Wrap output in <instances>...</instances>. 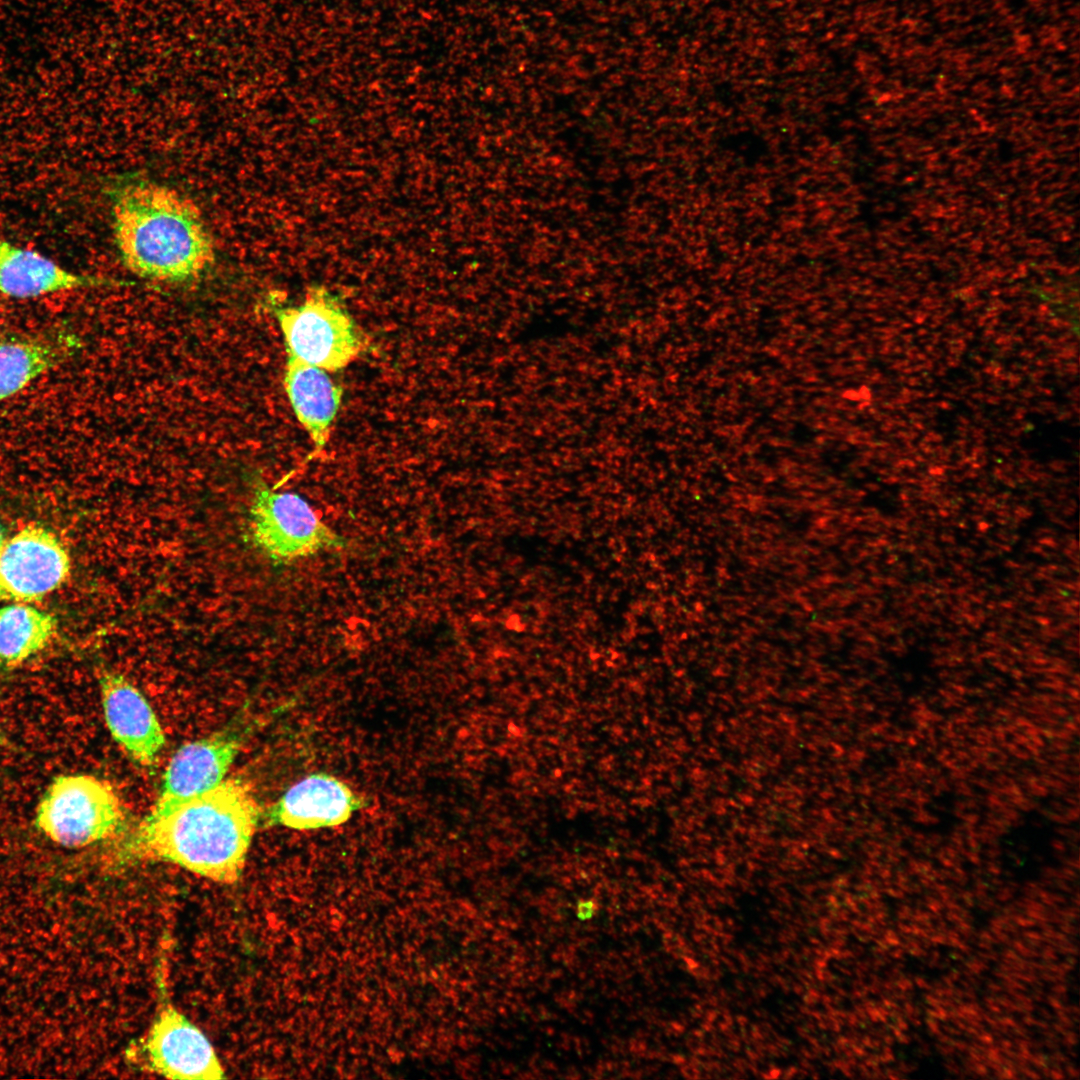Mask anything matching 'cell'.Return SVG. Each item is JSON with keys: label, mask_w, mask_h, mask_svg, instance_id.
Wrapping results in <instances>:
<instances>
[{"label": "cell", "mask_w": 1080, "mask_h": 1080, "mask_svg": "<svg viewBox=\"0 0 1080 1080\" xmlns=\"http://www.w3.org/2000/svg\"><path fill=\"white\" fill-rule=\"evenodd\" d=\"M260 817L248 786L238 779L145 818L122 846L125 861H161L178 865L222 884L236 883L244 870Z\"/></svg>", "instance_id": "1"}, {"label": "cell", "mask_w": 1080, "mask_h": 1080, "mask_svg": "<svg viewBox=\"0 0 1080 1080\" xmlns=\"http://www.w3.org/2000/svg\"><path fill=\"white\" fill-rule=\"evenodd\" d=\"M113 231L124 265L157 281L185 282L214 262V246L197 206L176 190L135 182L113 192Z\"/></svg>", "instance_id": "2"}, {"label": "cell", "mask_w": 1080, "mask_h": 1080, "mask_svg": "<svg viewBox=\"0 0 1080 1080\" xmlns=\"http://www.w3.org/2000/svg\"><path fill=\"white\" fill-rule=\"evenodd\" d=\"M125 824L126 812L114 788L87 774L55 777L35 813L37 829L52 842L68 848L115 838Z\"/></svg>", "instance_id": "3"}, {"label": "cell", "mask_w": 1080, "mask_h": 1080, "mask_svg": "<svg viewBox=\"0 0 1080 1080\" xmlns=\"http://www.w3.org/2000/svg\"><path fill=\"white\" fill-rule=\"evenodd\" d=\"M275 314L288 356L326 371L343 369L365 349L361 329L325 288H310L302 303L278 308Z\"/></svg>", "instance_id": "4"}, {"label": "cell", "mask_w": 1080, "mask_h": 1080, "mask_svg": "<svg viewBox=\"0 0 1080 1080\" xmlns=\"http://www.w3.org/2000/svg\"><path fill=\"white\" fill-rule=\"evenodd\" d=\"M250 531L256 546L278 562L347 547L346 539L300 495L276 492L263 483L256 486L250 507Z\"/></svg>", "instance_id": "5"}, {"label": "cell", "mask_w": 1080, "mask_h": 1080, "mask_svg": "<svg viewBox=\"0 0 1080 1080\" xmlns=\"http://www.w3.org/2000/svg\"><path fill=\"white\" fill-rule=\"evenodd\" d=\"M71 573V558L50 529L29 524L0 545V601L27 602L59 589Z\"/></svg>", "instance_id": "6"}, {"label": "cell", "mask_w": 1080, "mask_h": 1080, "mask_svg": "<svg viewBox=\"0 0 1080 1080\" xmlns=\"http://www.w3.org/2000/svg\"><path fill=\"white\" fill-rule=\"evenodd\" d=\"M142 1052L146 1067L169 1079L226 1077L208 1038L170 1003L158 1010Z\"/></svg>", "instance_id": "7"}, {"label": "cell", "mask_w": 1080, "mask_h": 1080, "mask_svg": "<svg viewBox=\"0 0 1080 1080\" xmlns=\"http://www.w3.org/2000/svg\"><path fill=\"white\" fill-rule=\"evenodd\" d=\"M241 745V735L232 730L182 745L166 767L159 795L146 818L161 817L180 803L220 784Z\"/></svg>", "instance_id": "8"}, {"label": "cell", "mask_w": 1080, "mask_h": 1080, "mask_svg": "<svg viewBox=\"0 0 1080 1080\" xmlns=\"http://www.w3.org/2000/svg\"><path fill=\"white\" fill-rule=\"evenodd\" d=\"M99 688L105 722L113 739L135 763L155 766L166 739L146 698L117 672H103Z\"/></svg>", "instance_id": "9"}, {"label": "cell", "mask_w": 1080, "mask_h": 1080, "mask_svg": "<svg viewBox=\"0 0 1080 1080\" xmlns=\"http://www.w3.org/2000/svg\"><path fill=\"white\" fill-rule=\"evenodd\" d=\"M364 804L343 781L317 773L290 787L267 810L266 821L296 830L332 827L346 822Z\"/></svg>", "instance_id": "10"}, {"label": "cell", "mask_w": 1080, "mask_h": 1080, "mask_svg": "<svg viewBox=\"0 0 1080 1080\" xmlns=\"http://www.w3.org/2000/svg\"><path fill=\"white\" fill-rule=\"evenodd\" d=\"M79 337L64 325L0 339V402L71 358Z\"/></svg>", "instance_id": "11"}, {"label": "cell", "mask_w": 1080, "mask_h": 1080, "mask_svg": "<svg viewBox=\"0 0 1080 1080\" xmlns=\"http://www.w3.org/2000/svg\"><path fill=\"white\" fill-rule=\"evenodd\" d=\"M111 284L97 276L72 272L45 255L0 237V293L17 299Z\"/></svg>", "instance_id": "12"}, {"label": "cell", "mask_w": 1080, "mask_h": 1080, "mask_svg": "<svg viewBox=\"0 0 1080 1080\" xmlns=\"http://www.w3.org/2000/svg\"><path fill=\"white\" fill-rule=\"evenodd\" d=\"M284 386L292 409L317 450L327 444L343 390L326 370L288 356Z\"/></svg>", "instance_id": "13"}, {"label": "cell", "mask_w": 1080, "mask_h": 1080, "mask_svg": "<svg viewBox=\"0 0 1080 1080\" xmlns=\"http://www.w3.org/2000/svg\"><path fill=\"white\" fill-rule=\"evenodd\" d=\"M58 629L55 616L27 602L0 608V666L14 669L44 650Z\"/></svg>", "instance_id": "14"}, {"label": "cell", "mask_w": 1080, "mask_h": 1080, "mask_svg": "<svg viewBox=\"0 0 1080 1080\" xmlns=\"http://www.w3.org/2000/svg\"><path fill=\"white\" fill-rule=\"evenodd\" d=\"M7 537L8 536L6 535V530H5L4 526H3V524L0 522V545L3 543V541Z\"/></svg>", "instance_id": "15"}, {"label": "cell", "mask_w": 1080, "mask_h": 1080, "mask_svg": "<svg viewBox=\"0 0 1080 1080\" xmlns=\"http://www.w3.org/2000/svg\"><path fill=\"white\" fill-rule=\"evenodd\" d=\"M4 741H5L4 734H3L2 729L0 727V745L3 744Z\"/></svg>", "instance_id": "16"}]
</instances>
